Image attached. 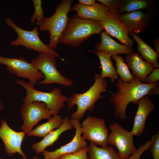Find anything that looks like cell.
Masks as SVG:
<instances>
[{"instance_id": "5bb4252c", "label": "cell", "mask_w": 159, "mask_h": 159, "mask_svg": "<svg viewBox=\"0 0 159 159\" xmlns=\"http://www.w3.org/2000/svg\"><path fill=\"white\" fill-rule=\"evenodd\" d=\"M70 120L76 129L75 134L73 139L69 143L54 151L44 150L42 153L44 159H57L63 154L74 153L87 147V142L81 135V124L79 120L72 118Z\"/></svg>"}, {"instance_id": "6da1fadb", "label": "cell", "mask_w": 159, "mask_h": 159, "mask_svg": "<svg viewBox=\"0 0 159 159\" xmlns=\"http://www.w3.org/2000/svg\"><path fill=\"white\" fill-rule=\"evenodd\" d=\"M158 83H144L136 77L130 82H123L118 78L115 85L117 91L112 93L110 99L113 105L115 116L122 120H126L128 117L126 111L128 104L132 102L134 105H138L139 99L147 95L149 90Z\"/></svg>"}, {"instance_id": "d6a6232c", "label": "cell", "mask_w": 159, "mask_h": 159, "mask_svg": "<svg viewBox=\"0 0 159 159\" xmlns=\"http://www.w3.org/2000/svg\"><path fill=\"white\" fill-rule=\"evenodd\" d=\"M159 94V84L152 88L148 92L147 95L152 96Z\"/></svg>"}, {"instance_id": "836d02e7", "label": "cell", "mask_w": 159, "mask_h": 159, "mask_svg": "<svg viewBox=\"0 0 159 159\" xmlns=\"http://www.w3.org/2000/svg\"><path fill=\"white\" fill-rule=\"evenodd\" d=\"M79 3L86 6L93 5L96 3L95 0H79Z\"/></svg>"}, {"instance_id": "8992f818", "label": "cell", "mask_w": 159, "mask_h": 159, "mask_svg": "<svg viewBox=\"0 0 159 159\" xmlns=\"http://www.w3.org/2000/svg\"><path fill=\"white\" fill-rule=\"evenodd\" d=\"M55 57L50 53L41 52L39 53L38 56L32 60L30 63L33 67L44 76V80L38 83L45 85L57 84L67 87L71 86L73 84V81L62 75L57 69Z\"/></svg>"}, {"instance_id": "8d00e7d4", "label": "cell", "mask_w": 159, "mask_h": 159, "mask_svg": "<svg viewBox=\"0 0 159 159\" xmlns=\"http://www.w3.org/2000/svg\"><path fill=\"white\" fill-rule=\"evenodd\" d=\"M31 159H39V158H38L37 157L35 156L33 157Z\"/></svg>"}, {"instance_id": "f546056e", "label": "cell", "mask_w": 159, "mask_h": 159, "mask_svg": "<svg viewBox=\"0 0 159 159\" xmlns=\"http://www.w3.org/2000/svg\"><path fill=\"white\" fill-rule=\"evenodd\" d=\"M153 159H159V131L155 133V137L149 147Z\"/></svg>"}, {"instance_id": "44dd1931", "label": "cell", "mask_w": 159, "mask_h": 159, "mask_svg": "<svg viewBox=\"0 0 159 159\" xmlns=\"http://www.w3.org/2000/svg\"><path fill=\"white\" fill-rule=\"evenodd\" d=\"M98 57L101 65L102 70L100 74L102 78L109 77L112 83H114L119 77L113 65L111 56L105 52L98 50H89Z\"/></svg>"}, {"instance_id": "5b68a950", "label": "cell", "mask_w": 159, "mask_h": 159, "mask_svg": "<svg viewBox=\"0 0 159 159\" xmlns=\"http://www.w3.org/2000/svg\"><path fill=\"white\" fill-rule=\"evenodd\" d=\"M15 82L26 90V96L23 99V103L34 101L43 102L47 105L52 116L59 113L64 106V102L68 99L66 96L62 95L60 90L57 87L53 88L50 92H47L36 89L34 85L29 82L16 80Z\"/></svg>"}, {"instance_id": "74e56055", "label": "cell", "mask_w": 159, "mask_h": 159, "mask_svg": "<svg viewBox=\"0 0 159 159\" xmlns=\"http://www.w3.org/2000/svg\"><path fill=\"white\" fill-rule=\"evenodd\" d=\"M0 159H3L0 156Z\"/></svg>"}, {"instance_id": "d6986e66", "label": "cell", "mask_w": 159, "mask_h": 159, "mask_svg": "<svg viewBox=\"0 0 159 159\" xmlns=\"http://www.w3.org/2000/svg\"><path fill=\"white\" fill-rule=\"evenodd\" d=\"M74 10L77 15L82 18L101 21L105 18L109 11L106 6L100 3H96L90 6H86L79 3L71 8V11Z\"/></svg>"}, {"instance_id": "f1b7e54d", "label": "cell", "mask_w": 159, "mask_h": 159, "mask_svg": "<svg viewBox=\"0 0 159 159\" xmlns=\"http://www.w3.org/2000/svg\"><path fill=\"white\" fill-rule=\"evenodd\" d=\"M88 148L74 153L63 154L57 159H88Z\"/></svg>"}, {"instance_id": "4316f807", "label": "cell", "mask_w": 159, "mask_h": 159, "mask_svg": "<svg viewBox=\"0 0 159 159\" xmlns=\"http://www.w3.org/2000/svg\"><path fill=\"white\" fill-rule=\"evenodd\" d=\"M34 7V12L30 19V22L34 26L35 20L37 21L39 25L42 20L44 18L43 9L42 7V1L41 0H32Z\"/></svg>"}, {"instance_id": "30bf717a", "label": "cell", "mask_w": 159, "mask_h": 159, "mask_svg": "<svg viewBox=\"0 0 159 159\" xmlns=\"http://www.w3.org/2000/svg\"><path fill=\"white\" fill-rule=\"evenodd\" d=\"M81 128L84 140H89L96 146L108 145V130L104 119L88 116L81 124Z\"/></svg>"}, {"instance_id": "cb8c5ba5", "label": "cell", "mask_w": 159, "mask_h": 159, "mask_svg": "<svg viewBox=\"0 0 159 159\" xmlns=\"http://www.w3.org/2000/svg\"><path fill=\"white\" fill-rule=\"evenodd\" d=\"M133 38L138 44L137 50L141 57L146 61L152 64L155 68H158V62L159 56L156 52L145 43L137 34H134Z\"/></svg>"}, {"instance_id": "1f68e13d", "label": "cell", "mask_w": 159, "mask_h": 159, "mask_svg": "<svg viewBox=\"0 0 159 159\" xmlns=\"http://www.w3.org/2000/svg\"><path fill=\"white\" fill-rule=\"evenodd\" d=\"M159 69L154 68L146 79V84H151L159 80Z\"/></svg>"}, {"instance_id": "9a60e30c", "label": "cell", "mask_w": 159, "mask_h": 159, "mask_svg": "<svg viewBox=\"0 0 159 159\" xmlns=\"http://www.w3.org/2000/svg\"><path fill=\"white\" fill-rule=\"evenodd\" d=\"M138 105V108L135 117L133 128L131 132L134 135L138 137L141 135L144 132L147 118L155 109V106L147 95L140 98Z\"/></svg>"}, {"instance_id": "7c38bea8", "label": "cell", "mask_w": 159, "mask_h": 159, "mask_svg": "<svg viewBox=\"0 0 159 159\" xmlns=\"http://www.w3.org/2000/svg\"><path fill=\"white\" fill-rule=\"evenodd\" d=\"M26 133L23 131L16 132L11 128L6 121L1 120L0 138L4 145L5 151L9 156L16 153H19L23 159H27L25 154L21 149V145Z\"/></svg>"}, {"instance_id": "e0dca14e", "label": "cell", "mask_w": 159, "mask_h": 159, "mask_svg": "<svg viewBox=\"0 0 159 159\" xmlns=\"http://www.w3.org/2000/svg\"><path fill=\"white\" fill-rule=\"evenodd\" d=\"M143 59L139 53L133 52L126 57V62L129 68L132 70L134 76L143 83L155 67L152 64L144 61Z\"/></svg>"}, {"instance_id": "f35d334b", "label": "cell", "mask_w": 159, "mask_h": 159, "mask_svg": "<svg viewBox=\"0 0 159 159\" xmlns=\"http://www.w3.org/2000/svg\"><path fill=\"white\" fill-rule=\"evenodd\" d=\"M0 69H1V67L0 66Z\"/></svg>"}, {"instance_id": "83f0119b", "label": "cell", "mask_w": 159, "mask_h": 159, "mask_svg": "<svg viewBox=\"0 0 159 159\" xmlns=\"http://www.w3.org/2000/svg\"><path fill=\"white\" fill-rule=\"evenodd\" d=\"M155 136V134L152 136L150 140H148L145 143L142 144L128 159H142L141 158V155L145 151L149 150L150 145L153 141Z\"/></svg>"}, {"instance_id": "d590c367", "label": "cell", "mask_w": 159, "mask_h": 159, "mask_svg": "<svg viewBox=\"0 0 159 159\" xmlns=\"http://www.w3.org/2000/svg\"><path fill=\"white\" fill-rule=\"evenodd\" d=\"M4 109V107L2 102L0 98V112L2 111Z\"/></svg>"}, {"instance_id": "8fae6325", "label": "cell", "mask_w": 159, "mask_h": 159, "mask_svg": "<svg viewBox=\"0 0 159 159\" xmlns=\"http://www.w3.org/2000/svg\"><path fill=\"white\" fill-rule=\"evenodd\" d=\"M0 63L7 66V69L10 74L27 78L34 85L40 79L44 78L42 73L23 57L7 58L0 56Z\"/></svg>"}, {"instance_id": "52a82bcc", "label": "cell", "mask_w": 159, "mask_h": 159, "mask_svg": "<svg viewBox=\"0 0 159 159\" xmlns=\"http://www.w3.org/2000/svg\"><path fill=\"white\" fill-rule=\"evenodd\" d=\"M4 20L7 26L16 32L18 36L15 39L11 42V46H22L27 49L33 50L39 53L47 52L60 58V55L55 50L51 49L48 44L41 40L38 35L37 26H35L32 30L26 31L20 28L9 17L5 18Z\"/></svg>"}, {"instance_id": "7402d4cb", "label": "cell", "mask_w": 159, "mask_h": 159, "mask_svg": "<svg viewBox=\"0 0 159 159\" xmlns=\"http://www.w3.org/2000/svg\"><path fill=\"white\" fill-rule=\"evenodd\" d=\"M87 148L88 159H123L111 146L99 148L91 143Z\"/></svg>"}, {"instance_id": "2e32d148", "label": "cell", "mask_w": 159, "mask_h": 159, "mask_svg": "<svg viewBox=\"0 0 159 159\" xmlns=\"http://www.w3.org/2000/svg\"><path fill=\"white\" fill-rule=\"evenodd\" d=\"M148 13L135 11L120 14L128 36L141 33L145 29L148 24Z\"/></svg>"}, {"instance_id": "3957f363", "label": "cell", "mask_w": 159, "mask_h": 159, "mask_svg": "<svg viewBox=\"0 0 159 159\" xmlns=\"http://www.w3.org/2000/svg\"><path fill=\"white\" fill-rule=\"evenodd\" d=\"M94 83L87 91L74 93L68 98L67 102L69 110L75 105L77 106V110L71 115V118L78 120L82 118L86 111H93L97 101L103 98L101 93L106 91L107 82L99 73L94 74Z\"/></svg>"}, {"instance_id": "4dcf8cb0", "label": "cell", "mask_w": 159, "mask_h": 159, "mask_svg": "<svg viewBox=\"0 0 159 159\" xmlns=\"http://www.w3.org/2000/svg\"><path fill=\"white\" fill-rule=\"evenodd\" d=\"M97 1L107 7L109 11H113L118 12L120 0H98Z\"/></svg>"}, {"instance_id": "d4e9b609", "label": "cell", "mask_w": 159, "mask_h": 159, "mask_svg": "<svg viewBox=\"0 0 159 159\" xmlns=\"http://www.w3.org/2000/svg\"><path fill=\"white\" fill-rule=\"evenodd\" d=\"M111 57L116 63V72L120 76V79L123 82H132L135 77L130 72L127 64L125 62L124 58L118 54L112 56Z\"/></svg>"}, {"instance_id": "4fadbf2b", "label": "cell", "mask_w": 159, "mask_h": 159, "mask_svg": "<svg viewBox=\"0 0 159 159\" xmlns=\"http://www.w3.org/2000/svg\"><path fill=\"white\" fill-rule=\"evenodd\" d=\"M100 23L103 29L109 35L117 38L123 45L132 47L133 41L129 37L120 14L117 12L109 11L106 16Z\"/></svg>"}, {"instance_id": "ba28073f", "label": "cell", "mask_w": 159, "mask_h": 159, "mask_svg": "<svg viewBox=\"0 0 159 159\" xmlns=\"http://www.w3.org/2000/svg\"><path fill=\"white\" fill-rule=\"evenodd\" d=\"M109 128L110 132L108 135V145L116 147L120 156L123 159H128L136 150L134 135L117 122L110 125Z\"/></svg>"}, {"instance_id": "ac0fdd59", "label": "cell", "mask_w": 159, "mask_h": 159, "mask_svg": "<svg viewBox=\"0 0 159 159\" xmlns=\"http://www.w3.org/2000/svg\"><path fill=\"white\" fill-rule=\"evenodd\" d=\"M73 127L69 118L64 117L62 119V123L58 128L51 132L41 141L34 143L32 146V149L37 154L42 153L46 148L53 145L63 132L72 129Z\"/></svg>"}, {"instance_id": "ffe728a7", "label": "cell", "mask_w": 159, "mask_h": 159, "mask_svg": "<svg viewBox=\"0 0 159 159\" xmlns=\"http://www.w3.org/2000/svg\"><path fill=\"white\" fill-rule=\"evenodd\" d=\"M101 37V42L97 43L95 45L97 50L105 52L111 56L120 54L128 55L133 52L132 47L117 42L105 31L102 32Z\"/></svg>"}, {"instance_id": "9c48e42d", "label": "cell", "mask_w": 159, "mask_h": 159, "mask_svg": "<svg viewBox=\"0 0 159 159\" xmlns=\"http://www.w3.org/2000/svg\"><path fill=\"white\" fill-rule=\"evenodd\" d=\"M20 114L24 121L20 128L26 134L32 130L34 126L41 120H49L51 117V111L46 104L38 101L23 103Z\"/></svg>"}, {"instance_id": "277c9868", "label": "cell", "mask_w": 159, "mask_h": 159, "mask_svg": "<svg viewBox=\"0 0 159 159\" xmlns=\"http://www.w3.org/2000/svg\"><path fill=\"white\" fill-rule=\"evenodd\" d=\"M73 1H61L57 5L54 14L49 17H44L39 25L40 32H49V42L48 45L53 50L57 48L66 28L69 18L68 14L71 11Z\"/></svg>"}, {"instance_id": "7a4b0ae2", "label": "cell", "mask_w": 159, "mask_h": 159, "mask_svg": "<svg viewBox=\"0 0 159 159\" xmlns=\"http://www.w3.org/2000/svg\"><path fill=\"white\" fill-rule=\"evenodd\" d=\"M103 29L100 21L84 19L75 15L69 17L67 26L59 44L78 46L91 35L101 34Z\"/></svg>"}, {"instance_id": "484cf974", "label": "cell", "mask_w": 159, "mask_h": 159, "mask_svg": "<svg viewBox=\"0 0 159 159\" xmlns=\"http://www.w3.org/2000/svg\"><path fill=\"white\" fill-rule=\"evenodd\" d=\"M148 2L145 0H120L118 12L120 14L125 12H130L147 7Z\"/></svg>"}, {"instance_id": "603a6c76", "label": "cell", "mask_w": 159, "mask_h": 159, "mask_svg": "<svg viewBox=\"0 0 159 159\" xmlns=\"http://www.w3.org/2000/svg\"><path fill=\"white\" fill-rule=\"evenodd\" d=\"M62 122V119L58 115L53 116L47 122L37 126L26 134L29 136L44 138L55 129H57Z\"/></svg>"}, {"instance_id": "e575fe53", "label": "cell", "mask_w": 159, "mask_h": 159, "mask_svg": "<svg viewBox=\"0 0 159 159\" xmlns=\"http://www.w3.org/2000/svg\"><path fill=\"white\" fill-rule=\"evenodd\" d=\"M154 44L155 47L156 52L159 56V39H157L153 42Z\"/></svg>"}]
</instances>
